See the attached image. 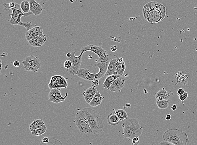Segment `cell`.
<instances>
[{"label": "cell", "mask_w": 197, "mask_h": 145, "mask_svg": "<svg viewBox=\"0 0 197 145\" xmlns=\"http://www.w3.org/2000/svg\"><path fill=\"white\" fill-rule=\"evenodd\" d=\"M66 57H67V58H69V57H71L72 56L71 52H68L66 54Z\"/></svg>", "instance_id": "cell-46"}, {"label": "cell", "mask_w": 197, "mask_h": 145, "mask_svg": "<svg viewBox=\"0 0 197 145\" xmlns=\"http://www.w3.org/2000/svg\"><path fill=\"white\" fill-rule=\"evenodd\" d=\"M117 47L116 45H112L111 47V50L113 52H115L117 50Z\"/></svg>", "instance_id": "cell-41"}, {"label": "cell", "mask_w": 197, "mask_h": 145, "mask_svg": "<svg viewBox=\"0 0 197 145\" xmlns=\"http://www.w3.org/2000/svg\"><path fill=\"white\" fill-rule=\"evenodd\" d=\"M43 34V32L42 27L35 25V27L27 31L25 34V37L26 40L29 41L39 35Z\"/></svg>", "instance_id": "cell-12"}, {"label": "cell", "mask_w": 197, "mask_h": 145, "mask_svg": "<svg viewBox=\"0 0 197 145\" xmlns=\"http://www.w3.org/2000/svg\"><path fill=\"white\" fill-rule=\"evenodd\" d=\"M83 110L87 118L93 134L95 135L102 132L104 127L103 120L100 113L89 107H85Z\"/></svg>", "instance_id": "cell-1"}, {"label": "cell", "mask_w": 197, "mask_h": 145, "mask_svg": "<svg viewBox=\"0 0 197 145\" xmlns=\"http://www.w3.org/2000/svg\"><path fill=\"white\" fill-rule=\"evenodd\" d=\"M13 65L16 67H18L20 66V63L18 61H16L13 63Z\"/></svg>", "instance_id": "cell-42"}, {"label": "cell", "mask_w": 197, "mask_h": 145, "mask_svg": "<svg viewBox=\"0 0 197 145\" xmlns=\"http://www.w3.org/2000/svg\"><path fill=\"white\" fill-rule=\"evenodd\" d=\"M100 81L99 79H95L92 81L91 83L92 86L94 88H96L99 84Z\"/></svg>", "instance_id": "cell-36"}, {"label": "cell", "mask_w": 197, "mask_h": 145, "mask_svg": "<svg viewBox=\"0 0 197 145\" xmlns=\"http://www.w3.org/2000/svg\"><path fill=\"white\" fill-rule=\"evenodd\" d=\"M126 79L123 76L120 77L116 78L109 87L108 90L112 92H116L121 89L125 84Z\"/></svg>", "instance_id": "cell-13"}, {"label": "cell", "mask_w": 197, "mask_h": 145, "mask_svg": "<svg viewBox=\"0 0 197 145\" xmlns=\"http://www.w3.org/2000/svg\"><path fill=\"white\" fill-rule=\"evenodd\" d=\"M185 92V91L183 89H179L178 90L177 94V95H178L179 96H180L183 94Z\"/></svg>", "instance_id": "cell-38"}, {"label": "cell", "mask_w": 197, "mask_h": 145, "mask_svg": "<svg viewBox=\"0 0 197 145\" xmlns=\"http://www.w3.org/2000/svg\"><path fill=\"white\" fill-rule=\"evenodd\" d=\"M158 10H159V11L161 12V14H162V20H163L165 18L166 16V7H165L164 5L162 4L161 7L159 8Z\"/></svg>", "instance_id": "cell-33"}, {"label": "cell", "mask_w": 197, "mask_h": 145, "mask_svg": "<svg viewBox=\"0 0 197 145\" xmlns=\"http://www.w3.org/2000/svg\"><path fill=\"white\" fill-rule=\"evenodd\" d=\"M50 141L49 143H44L41 141L37 144V145H64L63 143L60 140L54 137H51L49 138Z\"/></svg>", "instance_id": "cell-25"}, {"label": "cell", "mask_w": 197, "mask_h": 145, "mask_svg": "<svg viewBox=\"0 0 197 145\" xmlns=\"http://www.w3.org/2000/svg\"><path fill=\"white\" fill-rule=\"evenodd\" d=\"M22 64L26 71L37 72L41 66V63L39 58L33 55L26 57L22 62Z\"/></svg>", "instance_id": "cell-7"}, {"label": "cell", "mask_w": 197, "mask_h": 145, "mask_svg": "<svg viewBox=\"0 0 197 145\" xmlns=\"http://www.w3.org/2000/svg\"><path fill=\"white\" fill-rule=\"evenodd\" d=\"M177 105L175 104H174L171 107V109L173 111H175L177 109Z\"/></svg>", "instance_id": "cell-44"}, {"label": "cell", "mask_w": 197, "mask_h": 145, "mask_svg": "<svg viewBox=\"0 0 197 145\" xmlns=\"http://www.w3.org/2000/svg\"><path fill=\"white\" fill-rule=\"evenodd\" d=\"M30 12L35 16L41 14L43 8L41 5L35 0H29Z\"/></svg>", "instance_id": "cell-16"}, {"label": "cell", "mask_w": 197, "mask_h": 145, "mask_svg": "<svg viewBox=\"0 0 197 145\" xmlns=\"http://www.w3.org/2000/svg\"><path fill=\"white\" fill-rule=\"evenodd\" d=\"M72 65L71 62L70 60H67L64 63V66L66 69H69L71 68Z\"/></svg>", "instance_id": "cell-34"}, {"label": "cell", "mask_w": 197, "mask_h": 145, "mask_svg": "<svg viewBox=\"0 0 197 145\" xmlns=\"http://www.w3.org/2000/svg\"><path fill=\"white\" fill-rule=\"evenodd\" d=\"M118 63V59H112L108 64L107 71L105 76H108L112 75H118L117 73V65Z\"/></svg>", "instance_id": "cell-18"}, {"label": "cell", "mask_w": 197, "mask_h": 145, "mask_svg": "<svg viewBox=\"0 0 197 145\" xmlns=\"http://www.w3.org/2000/svg\"><path fill=\"white\" fill-rule=\"evenodd\" d=\"M46 40L47 37L43 34L39 35L28 42L29 44L32 47H39L44 45Z\"/></svg>", "instance_id": "cell-15"}, {"label": "cell", "mask_w": 197, "mask_h": 145, "mask_svg": "<svg viewBox=\"0 0 197 145\" xmlns=\"http://www.w3.org/2000/svg\"><path fill=\"white\" fill-rule=\"evenodd\" d=\"M48 86L50 89L54 88L66 89L68 84L66 79L64 77L60 75H56L51 77Z\"/></svg>", "instance_id": "cell-9"}, {"label": "cell", "mask_w": 197, "mask_h": 145, "mask_svg": "<svg viewBox=\"0 0 197 145\" xmlns=\"http://www.w3.org/2000/svg\"><path fill=\"white\" fill-rule=\"evenodd\" d=\"M68 96V93H66L65 95L63 97L61 94V89L54 88L50 89L49 95V100L50 102L58 104L64 102Z\"/></svg>", "instance_id": "cell-10"}, {"label": "cell", "mask_w": 197, "mask_h": 145, "mask_svg": "<svg viewBox=\"0 0 197 145\" xmlns=\"http://www.w3.org/2000/svg\"><path fill=\"white\" fill-rule=\"evenodd\" d=\"M97 91H98L96 88H94L92 86L87 89L83 92V95L84 96V99L87 103L90 104Z\"/></svg>", "instance_id": "cell-17"}, {"label": "cell", "mask_w": 197, "mask_h": 145, "mask_svg": "<svg viewBox=\"0 0 197 145\" xmlns=\"http://www.w3.org/2000/svg\"><path fill=\"white\" fill-rule=\"evenodd\" d=\"M162 20V14L159 10H152L149 14L147 21L150 23L156 24Z\"/></svg>", "instance_id": "cell-14"}, {"label": "cell", "mask_w": 197, "mask_h": 145, "mask_svg": "<svg viewBox=\"0 0 197 145\" xmlns=\"http://www.w3.org/2000/svg\"><path fill=\"white\" fill-rule=\"evenodd\" d=\"M121 126L123 129L122 135L125 138L133 139L135 137L141 136L143 132V127L139 124L136 119L127 120Z\"/></svg>", "instance_id": "cell-3"}, {"label": "cell", "mask_w": 197, "mask_h": 145, "mask_svg": "<svg viewBox=\"0 0 197 145\" xmlns=\"http://www.w3.org/2000/svg\"><path fill=\"white\" fill-rule=\"evenodd\" d=\"M42 141L44 143H48L49 142L50 138H48L47 137H45L43 138L42 139Z\"/></svg>", "instance_id": "cell-39"}, {"label": "cell", "mask_w": 197, "mask_h": 145, "mask_svg": "<svg viewBox=\"0 0 197 145\" xmlns=\"http://www.w3.org/2000/svg\"><path fill=\"white\" fill-rule=\"evenodd\" d=\"M171 114H168L166 115V118L165 119H166V120H170L171 119Z\"/></svg>", "instance_id": "cell-43"}, {"label": "cell", "mask_w": 197, "mask_h": 145, "mask_svg": "<svg viewBox=\"0 0 197 145\" xmlns=\"http://www.w3.org/2000/svg\"><path fill=\"white\" fill-rule=\"evenodd\" d=\"M118 62L120 63H122L124 61V60H123V58L122 57H120L119 59H118Z\"/></svg>", "instance_id": "cell-45"}, {"label": "cell", "mask_w": 197, "mask_h": 145, "mask_svg": "<svg viewBox=\"0 0 197 145\" xmlns=\"http://www.w3.org/2000/svg\"><path fill=\"white\" fill-rule=\"evenodd\" d=\"M107 120L108 123L112 126L117 125L121 121L115 112L110 113L108 116Z\"/></svg>", "instance_id": "cell-22"}, {"label": "cell", "mask_w": 197, "mask_h": 145, "mask_svg": "<svg viewBox=\"0 0 197 145\" xmlns=\"http://www.w3.org/2000/svg\"><path fill=\"white\" fill-rule=\"evenodd\" d=\"M132 144L133 145H138L140 144V140L139 137H136L132 139Z\"/></svg>", "instance_id": "cell-35"}, {"label": "cell", "mask_w": 197, "mask_h": 145, "mask_svg": "<svg viewBox=\"0 0 197 145\" xmlns=\"http://www.w3.org/2000/svg\"><path fill=\"white\" fill-rule=\"evenodd\" d=\"M188 93L187 92H185L183 94L179 96V99L181 101L183 102V101H185L188 97Z\"/></svg>", "instance_id": "cell-37"}, {"label": "cell", "mask_w": 197, "mask_h": 145, "mask_svg": "<svg viewBox=\"0 0 197 145\" xmlns=\"http://www.w3.org/2000/svg\"><path fill=\"white\" fill-rule=\"evenodd\" d=\"M104 99V96L101 95L99 92L97 91L89 105L93 107H96L101 104Z\"/></svg>", "instance_id": "cell-21"}, {"label": "cell", "mask_w": 197, "mask_h": 145, "mask_svg": "<svg viewBox=\"0 0 197 145\" xmlns=\"http://www.w3.org/2000/svg\"><path fill=\"white\" fill-rule=\"evenodd\" d=\"M151 8L149 6L148 3H147L146 5L144 6L143 8V14L144 18L146 20H148V17L149 14L151 11Z\"/></svg>", "instance_id": "cell-31"}, {"label": "cell", "mask_w": 197, "mask_h": 145, "mask_svg": "<svg viewBox=\"0 0 197 145\" xmlns=\"http://www.w3.org/2000/svg\"><path fill=\"white\" fill-rule=\"evenodd\" d=\"M81 53H84L86 51H91L94 52L99 57L98 63L106 62L109 63L112 58L109 57L106 51L102 47L93 44H90L82 47L81 49Z\"/></svg>", "instance_id": "cell-5"}, {"label": "cell", "mask_w": 197, "mask_h": 145, "mask_svg": "<svg viewBox=\"0 0 197 145\" xmlns=\"http://www.w3.org/2000/svg\"><path fill=\"white\" fill-rule=\"evenodd\" d=\"M115 113L117 115V116L119 117V118L120 119L121 121L126 120L127 119L128 115L127 112L124 110L122 109H119L117 110L116 111Z\"/></svg>", "instance_id": "cell-27"}, {"label": "cell", "mask_w": 197, "mask_h": 145, "mask_svg": "<svg viewBox=\"0 0 197 145\" xmlns=\"http://www.w3.org/2000/svg\"><path fill=\"white\" fill-rule=\"evenodd\" d=\"M108 64L109 63H108L102 62L96 63L94 65V66L98 67L99 69V71L98 73V74L100 79L105 76L107 71Z\"/></svg>", "instance_id": "cell-19"}, {"label": "cell", "mask_w": 197, "mask_h": 145, "mask_svg": "<svg viewBox=\"0 0 197 145\" xmlns=\"http://www.w3.org/2000/svg\"><path fill=\"white\" fill-rule=\"evenodd\" d=\"M21 9L24 13L26 14L30 10V4L29 1H24L22 2L20 4Z\"/></svg>", "instance_id": "cell-28"}, {"label": "cell", "mask_w": 197, "mask_h": 145, "mask_svg": "<svg viewBox=\"0 0 197 145\" xmlns=\"http://www.w3.org/2000/svg\"><path fill=\"white\" fill-rule=\"evenodd\" d=\"M164 140L175 145H187L189 141L187 133L183 130L169 129L163 135Z\"/></svg>", "instance_id": "cell-2"}, {"label": "cell", "mask_w": 197, "mask_h": 145, "mask_svg": "<svg viewBox=\"0 0 197 145\" xmlns=\"http://www.w3.org/2000/svg\"><path fill=\"white\" fill-rule=\"evenodd\" d=\"M77 75L79 78L87 81H93L95 79H100L98 73L96 74L91 73L90 71L86 69L80 68Z\"/></svg>", "instance_id": "cell-11"}, {"label": "cell", "mask_w": 197, "mask_h": 145, "mask_svg": "<svg viewBox=\"0 0 197 145\" xmlns=\"http://www.w3.org/2000/svg\"><path fill=\"white\" fill-rule=\"evenodd\" d=\"M46 131H47V127H46L45 125H44L41 128L31 132L32 134L33 135H35V136H40V135L44 134L46 132Z\"/></svg>", "instance_id": "cell-29"}, {"label": "cell", "mask_w": 197, "mask_h": 145, "mask_svg": "<svg viewBox=\"0 0 197 145\" xmlns=\"http://www.w3.org/2000/svg\"><path fill=\"white\" fill-rule=\"evenodd\" d=\"M45 125V123L42 119L35 120L30 125V130L31 132L41 128Z\"/></svg>", "instance_id": "cell-23"}, {"label": "cell", "mask_w": 197, "mask_h": 145, "mask_svg": "<svg viewBox=\"0 0 197 145\" xmlns=\"http://www.w3.org/2000/svg\"><path fill=\"white\" fill-rule=\"evenodd\" d=\"M122 76L121 75H112L110 76H108L106 77V78L105 79L104 84H103V87L106 90H108L109 87L111 86L113 82L115 80L120 77Z\"/></svg>", "instance_id": "cell-20"}, {"label": "cell", "mask_w": 197, "mask_h": 145, "mask_svg": "<svg viewBox=\"0 0 197 145\" xmlns=\"http://www.w3.org/2000/svg\"><path fill=\"white\" fill-rule=\"evenodd\" d=\"M126 69L125 61L121 63H119L117 65V73L118 75L123 76Z\"/></svg>", "instance_id": "cell-30"}, {"label": "cell", "mask_w": 197, "mask_h": 145, "mask_svg": "<svg viewBox=\"0 0 197 145\" xmlns=\"http://www.w3.org/2000/svg\"><path fill=\"white\" fill-rule=\"evenodd\" d=\"M16 3L14 0H12V2L9 3H4L3 4L4 7V10L5 11L10 10L11 9L14 8L15 7Z\"/></svg>", "instance_id": "cell-32"}, {"label": "cell", "mask_w": 197, "mask_h": 145, "mask_svg": "<svg viewBox=\"0 0 197 145\" xmlns=\"http://www.w3.org/2000/svg\"><path fill=\"white\" fill-rule=\"evenodd\" d=\"M157 105L160 110H164L167 109L169 106V100H156V101Z\"/></svg>", "instance_id": "cell-26"}, {"label": "cell", "mask_w": 197, "mask_h": 145, "mask_svg": "<svg viewBox=\"0 0 197 145\" xmlns=\"http://www.w3.org/2000/svg\"><path fill=\"white\" fill-rule=\"evenodd\" d=\"M12 10V14H9V15L11 17L10 20H8L12 25H18L19 26H22L24 27L27 30H29L35 27L32 24V22L24 23L21 20V18L22 16H28L32 15V13L31 12L29 13H24L21 9L20 5L18 3H16V6L14 8L11 9Z\"/></svg>", "instance_id": "cell-4"}, {"label": "cell", "mask_w": 197, "mask_h": 145, "mask_svg": "<svg viewBox=\"0 0 197 145\" xmlns=\"http://www.w3.org/2000/svg\"><path fill=\"white\" fill-rule=\"evenodd\" d=\"M76 51L72 52V56L71 57L67 58V60H70L71 62L72 67L67 71L72 75H76L80 69V66L82 63V57L83 53H81L79 56H75Z\"/></svg>", "instance_id": "cell-8"}, {"label": "cell", "mask_w": 197, "mask_h": 145, "mask_svg": "<svg viewBox=\"0 0 197 145\" xmlns=\"http://www.w3.org/2000/svg\"><path fill=\"white\" fill-rule=\"evenodd\" d=\"M155 97L156 100L164 99L168 100L170 97V94L166 90L161 89L157 93Z\"/></svg>", "instance_id": "cell-24"}, {"label": "cell", "mask_w": 197, "mask_h": 145, "mask_svg": "<svg viewBox=\"0 0 197 145\" xmlns=\"http://www.w3.org/2000/svg\"><path fill=\"white\" fill-rule=\"evenodd\" d=\"M75 125L80 132L84 133H92L86 114L83 110H79L76 113L74 120Z\"/></svg>", "instance_id": "cell-6"}, {"label": "cell", "mask_w": 197, "mask_h": 145, "mask_svg": "<svg viewBox=\"0 0 197 145\" xmlns=\"http://www.w3.org/2000/svg\"><path fill=\"white\" fill-rule=\"evenodd\" d=\"M160 145H175L173 144H171V143H169V142H167V141H162L160 143Z\"/></svg>", "instance_id": "cell-40"}]
</instances>
